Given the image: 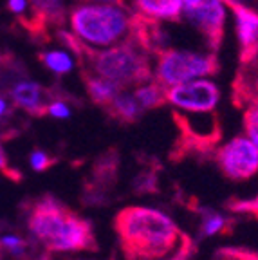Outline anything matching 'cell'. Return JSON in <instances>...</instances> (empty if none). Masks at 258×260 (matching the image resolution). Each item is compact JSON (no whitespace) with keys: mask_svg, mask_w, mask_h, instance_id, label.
Listing matches in <instances>:
<instances>
[{"mask_svg":"<svg viewBox=\"0 0 258 260\" xmlns=\"http://www.w3.org/2000/svg\"><path fill=\"white\" fill-rule=\"evenodd\" d=\"M114 228L126 260H165L182 251H195L194 239L155 208H123Z\"/></svg>","mask_w":258,"mask_h":260,"instance_id":"6da1fadb","label":"cell"},{"mask_svg":"<svg viewBox=\"0 0 258 260\" xmlns=\"http://www.w3.org/2000/svg\"><path fill=\"white\" fill-rule=\"evenodd\" d=\"M56 38L76 54L80 69L116 83L121 89L143 85L152 80L150 54L132 37L117 42L109 49H92L83 40L63 29H58Z\"/></svg>","mask_w":258,"mask_h":260,"instance_id":"7a4b0ae2","label":"cell"},{"mask_svg":"<svg viewBox=\"0 0 258 260\" xmlns=\"http://www.w3.org/2000/svg\"><path fill=\"white\" fill-rule=\"evenodd\" d=\"M25 222L47 251H98L92 224L53 195L31 201Z\"/></svg>","mask_w":258,"mask_h":260,"instance_id":"3957f363","label":"cell"},{"mask_svg":"<svg viewBox=\"0 0 258 260\" xmlns=\"http://www.w3.org/2000/svg\"><path fill=\"white\" fill-rule=\"evenodd\" d=\"M130 13V8L114 4H81L71 9L69 20L80 40L107 47L128 37Z\"/></svg>","mask_w":258,"mask_h":260,"instance_id":"277c9868","label":"cell"},{"mask_svg":"<svg viewBox=\"0 0 258 260\" xmlns=\"http://www.w3.org/2000/svg\"><path fill=\"white\" fill-rule=\"evenodd\" d=\"M172 118L177 126L179 138L170 152L172 161H182L186 157L210 159L215 155L218 143L222 139L220 116L215 110L206 112V116H188L174 110Z\"/></svg>","mask_w":258,"mask_h":260,"instance_id":"5b68a950","label":"cell"},{"mask_svg":"<svg viewBox=\"0 0 258 260\" xmlns=\"http://www.w3.org/2000/svg\"><path fill=\"white\" fill-rule=\"evenodd\" d=\"M157 58L153 81L165 89L191 81L199 76H217L220 73V61L217 53L199 54L190 51H175V49H161L153 54Z\"/></svg>","mask_w":258,"mask_h":260,"instance_id":"8992f818","label":"cell"},{"mask_svg":"<svg viewBox=\"0 0 258 260\" xmlns=\"http://www.w3.org/2000/svg\"><path fill=\"white\" fill-rule=\"evenodd\" d=\"M29 13L16 16V22L35 44L45 45L51 42L49 27L63 29L67 22V6L63 0H25Z\"/></svg>","mask_w":258,"mask_h":260,"instance_id":"52a82bcc","label":"cell"},{"mask_svg":"<svg viewBox=\"0 0 258 260\" xmlns=\"http://www.w3.org/2000/svg\"><path fill=\"white\" fill-rule=\"evenodd\" d=\"M186 20L202 35L211 53H217L224 42L226 11L222 0H182Z\"/></svg>","mask_w":258,"mask_h":260,"instance_id":"ba28073f","label":"cell"},{"mask_svg":"<svg viewBox=\"0 0 258 260\" xmlns=\"http://www.w3.org/2000/svg\"><path fill=\"white\" fill-rule=\"evenodd\" d=\"M222 175L230 181H247L258 172V148L249 138L237 136L228 145L215 150Z\"/></svg>","mask_w":258,"mask_h":260,"instance_id":"9c48e42d","label":"cell"},{"mask_svg":"<svg viewBox=\"0 0 258 260\" xmlns=\"http://www.w3.org/2000/svg\"><path fill=\"white\" fill-rule=\"evenodd\" d=\"M166 102H170L177 109L206 114L215 110L217 103L220 102V89L213 81L208 80L186 81L166 89Z\"/></svg>","mask_w":258,"mask_h":260,"instance_id":"30bf717a","label":"cell"},{"mask_svg":"<svg viewBox=\"0 0 258 260\" xmlns=\"http://www.w3.org/2000/svg\"><path fill=\"white\" fill-rule=\"evenodd\" d=\"M11 100L13 107H18L24 112H27L31 118H44L47 116V107L56 96V87H44L37 81L29 80V76H24L16 80L15 83L8 87L4 92Z\"/></svg>","mask_w":258,"mask_h":260,"instance_id":"8fae6325","label":"cell"},{"mask_svg":"<svg viewBox=\"0 0 258 260\" xmlns=\"http://www.w3.org/2000/svg\"><path fill=\"white\" fill-rule=\"evenodd\" d=\"M222 4L231 8L237 18L238 60L240 65L256 63L258 60V15L256 9L244 4L242 0H222Z\"/></svg>","mask_w":258,"mask_h":260,"instance_id":"7c38bea8","label":"cell"},{"mask_svg":"<svg viewBox=\"0 0 258 260\" xmlns=\"http://www.w3.org/2000/svg\"><path fill=\"white\" fill-rule=\"evenodd\" d=\"M0 260H49L47 249L40 242L0 224Z\"/></svg>","mask_w":258,"mask_h":260,"instance_id":"4fadbf2b","label":"cell"},{"mask_svg":"<svg viewBox=\"0 0 258 260\" xmlns=\"http://www.w3.org/2000/svg\"><path fill=\"white\" fill-rule=\"evenodd\" d=\"M258 80L256 63L240 65L231 85V103L235 109H246L247 105L258 103Z\"/></svg>","mask_w":258,"mask_h":260,"instance_id":"5bb4252c","label":"cell"},{"mask_svg":"<svg viewBox=\"0 0 258 260\" xmlns=\"http://www.w3.org/2000/svg\"><path fill=\"white\" fill-rule=\"evenodd\" d=\"M103 112H105L110 119L121 123V125H134V123H137L141 119L145 109L137 103L134 94H128V92H125V90H121V92L116 94V98L103 109Z\"/></svg>","mask_w":258,"mask_h":260,"instance_id":"9a60e30c","label":"cell"},{"mask_svg":"<svg viewBox=\"0 0 258 260\" xmlns=\"http://www.w3.org/2000/svg\"><path fill=\"white\" fill-rule=\"evenodd\" d=\"M80 74H81V81H83L85 85V90H87V94L90 98V102L94 105L101 107V109H105L114 98H116V94L125 90L121 87H117L116 83H112V81L105 80V78L101 76H96V74L89 73V71L85 69H80Z\"/></svg>","mask_w":258,"mask_h":260,"instance_id":"2e32d148","label":"cell"},{"mask_svg":"<svg viewBox=\"0 0 258 260\" xmlns=\"http://www.w3.org/2000/svg\"><path fill=\"white\" fill-rule=\"evenodd\" d=\"M137 13L155 20L181 22L182 0H134Z\"/></svg>","mask_w":258,"mask_h":260,"instance_id":"e0dca14e","label":"cell"},{"mask_svg":"<svg viewBox=\"0 0 258 260\" xmlns=\"http://www.w3.org/2000/svg\"><path fill=\"white\" fill-rule=\"evenodd\" d=\"M235 228V220L228 219L218 211L211 208H202L201 210V226H199V235L211 237V235H230Z\"/></svg>","mask_w":258,"mask_h":260,"instance_id":"ac0fdd59","label":"cell"},{"mask_svg":"<svg viewBox=\"0 0 258 260\" xmlns=\"http://www.w3.org/2000/svg\"><path fill=\"white\" fill-rule=\"evenodd\" d=\"M134 98L145 110L159 109V107H163L166 103V89L163 85H159L157 81H152V83L146 81L143 85H137Z\"/></svg>","mask_w":258,"mask_h":260,"instance_id":"d6986e66","label":"cell"},{"mask_svg":"<svg viewBox=\"0 0 258 260\" xmlns=\"http://www.w3.org/2000/svg\"><path fill=\"white\" fill-rule=\"evenodd\" d=\"M37 58L45 69H49L56 76H63V74L71 73L74 65L73 58L63 51H47V49H44V51H38Z\"/></svg>","mask_w":258,"mask_h":260,"instance_id":"ffe728a7","label":"cell"},{"mask_svg":"<svg viewBox=\"0 0 258 260\" xmlns=\"http://www.w3.org/2000/svg\"><path fill=\"white\" fill-rule=\"evenodd\" d=\"M29 162H31V167L35 172H45L56 165L58 157L51 155L49 152L42 150V148H37V150H33L31 155H29Z\"/></svg>","mask_w":258,"mask_h":260,"instance_id":"44dd1931","label":"cell"},{"mask_svg":"<svg viewBox=\"0 0 258 260\" xmlns=\"http://www.w3.org/2000/svg\"><path fill=\"white\" fill-rule=\"evenodd\" d=\"M215 260H258L256 251L244 248H222L217 251Z\"/></svg>","mask_w":258,"mask_h":260,"instance_id":"7402d4cb","label":"cell"},{"mask_svg":"<svg viewBox=\"0 0 258 260\" xmlns=\"http://www.w3.org/2000/svg\"><path fill=\"white\" fill-rule=\"evenodd\" d=\"M244 130H246V134L249 136L251 141L253 143L258 141V105L256 103L246 107V112H244Z\"/></svg>","mask_w":258,"mask_h":260,"instance_id":"603a6c76","label":"cell"},{"mask_svg":"<svg viewBox=\"0 0 258 260\" xmlns=\"http://www.w3.org/2000/svg\"><path fill=\"white\" fill-rule=\"evenodd\" d=\"M256 199H231L226 203V208L231 211H235V213H249L251 211V215H253V219H256V211H258V206H256Z\"/></svg>","mask_w":258,"mask_h":260,"instance_id":"cb8c5ba5","label":"cell"},{"mask_svg":"<svg viewBox=\"0 0 258 260\" xmlns=\"http://www.w3.org/2000/svg\"><path fill=\"white\" fill-rule=\"evenodd\" d=\"M136 190L139 193H145V191L153 193V191H157V177H155V174L153 172H145V174L139 175L136 181Z\"/></svg>","mask_w":258,"mask_h":260,"instance_id":"d4e9b609","label":"cell"},{"mask_svg":"<svg viewBox=\"0 0 258 260\" xmlns=\"http://www.w3.org/2000/svg\"><path fill=\"white\" fill-rule=\"evenodd\" d=\"M0 172H2L6 177L16 181V183H18V181H22V174L16 170V168H13L11 165H9V159H8V155H6L2 145H0Z\"/></svg>","mask_w":258,"mask_h":260,"instance_id":"484cf974","label":"cell"},{"mask_svg":"<svg viewBox=\"0 0 258 260\" xmlns=\"http://www.w3.org/2000/svg\"><path fill=\"white\" fill-rule=\"evenodd\" d=\"M8 11L13 13L15 16L22 15L27 11V2L25 0H8Z\"/></svg>","mask_w":258,"mask_h":260,"instance_id":"4316f807","label":"cell"},{"mask_svg":"<svg viewBox=\"0 0 258 260\" xmlns=\"http://www.w3.org/2000/svg\"><path fill=\"white\" fill-rule=\"evenodd\" d=\"M13 114H15L13 105H9L8 100L0 96V121H9L13 118Z\"/></svg>","mask_w":258,"mask_h":260,"instance_id":"83f0119b","label":"cell"},{"mask_svg":"<svg viewBox=\"0 0 258 260\" xmlns=\"http://www.w3.org/2000/svg\"><path fill=\"white\" fill-rule=\"evenodd\" d=\"M195 251H182V253H177V255L170 256V258H165V260H190L194 256Z\"/></svg>","mask_w":258,"mask_h":260,"instance_id":"f1b7e54d","label":"cell"},{"mask_svg":"<svg viewBox=\"0 0 258 260\" xmlns=\"http://www.w3.org/2000/svg\"><path fill=\"white\" fill-rule=\"evenodd\" d=\"M81 2H89V0H81ZM101 2H110V4L119 6V8H128V6L125 4V0H101Z\"/></svg>","mask_w":258,"mask_h":260,"instance_id":"f546056e","label":"cell"},{"mask_svg":"<svg viewBox=\"0 0 258 260\" xmlns=\"http://www.w3.org/2000/svg\"><path fill=\"white\" fill-rule=\"evenodd\" d=\"M0 56H2V53H0Z\"/></svg>","mask_w":258,"mask_h":260,"instance_id":"4dcf8cb0","label":"cell"}]
</instances>
